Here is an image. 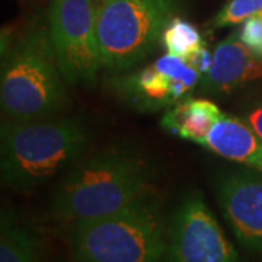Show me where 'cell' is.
Returning a JSON list of instances; mask_svg holds the SVG:
<instances>
[{
    "mask_svg": "<svg viewBox=\"0 0 262 262\" xmlns=\"http://www.w3.org/2000/svg\"><path fill=\"white\" fill-rule=\"evenodd\" d=\"M151 168L136 151L113 146L75 165L50 204L54 220L73 223L111 214L150 192Z\"/></svg>",
    "mask_w": 262,
    "mask_h": 262,
    "instance_id": "1",
    "label": "cell"
},
{
    "mask_svg": "<svg viewBox=\"0 0 262 262\" xmlns=\"http://www.w3.org/2000/svg\"><path fill=\"white\" fill-rule=\"evenodd\" d=\"M92 134L83 121L69 117L5 120L2 124V181L16 191H31L72 166Z\"/></svg>",
    "mask_w": 262,
    "mask_h": 262,
    "instance_id": "2",
    "label": "cell"
},
{
    "mask_svg": "<svg viewBox=\"0 0 262 262\" xmlns=\"http://www.w3.org/2000/svg\"><path fill=\"white\" fill-rule=\"evenodd\" d=\"M66 239L75 262H160L168 227L159 198L147 192L115 213L70 223Z\"/></svg>",
    "mask_w": 262,
    "mask_h": 262,
    "instance_id": "3",
    "label": "cell"
},
{
    "mask_svg": "<svg viewBox=\"0 0 262 262\" xmlns=\"http://www.w3.org/2000/svg\"><path fill=\"white\" fill-rule=\"evenodd\" d=\"M5 53L0 101L6 120H37L60 113L67 91L47 29H31L8 42Z\"/></svg>",
    "mask_w": 262,
    "mask_h": 262,
    "instance_id": "4",
    "label": "cell"
},
{
    "mask_svg": "<svg viewBox=\"0 0 262 262\" xmlns=\"http://www.w3.org/2000/svg\"><path fill=\"white\" fill-rule=\"evenodd\" d=\"M181 0H94L102 67L125 72L153 53Z\"/></svg>",
    "mask_w": 262,
    "mask_h": 262,
    "instance_id": "5",
    "label": "cell"
},
{
    "mask_svg": "<svg viewBox=\"0 0 262 262\" xmlns=\"http://www.w3.org/2000/svg\"><path fill=\"white\" fill-rule=\"evenodd\" d=\"M48 32L66 82L94 86L102 67L94 0H53Z\"/></svg>",
    "mask_w": 262,
    "mask_h": 262,
    "instance_id": "6",
    "label": "cell"
},
{
    "mask_svg": "<svg viewBox=\"0 0 262 262\" xmlns=\"http://www.w3.org/2000/svg\"><path fill=\"white\" fill-rule=\"evenodd\" d=\"M166 262H239L200 192H189L173 211L168 226Z\"/></svg>",
    "mask_w": 262,
    "mask_h": 262,
    "instance_id": "7",
    "label": "cell"
},
{
    "mask_svg": "<svg viewBox=\"0 0 262 262\" xmlns=\"http://www.w3.org/2000/svg\"><path fill=\"white\" fill-rule=\"evenodd\" d=\"M214 192L236 239L262 253V172L253 168L225 169L214 178Z\"/></svg>",
    "mask_w": 262,
    "mask_h": 262,
    "instance_id": "8",
    "label": "cell"
},
{
    "mask_svg": "<svg viewBox=\"0 0 262 262\" xmlns=\"http://www.w3.org/2000/svg\"><path fill=\"white\" fill-rule=\"evenodd\" d=\"M184 73L185 61L168 53L134 73L114 77L110 86L133 110L155 113L184 99L179 91Z\"/></svg>",
    "mask_w": 262,
    "mask_h": 262,
    "instance_id": "9",
    "label": "cell"
},
{
    "mask_svg": "<svg viewBox=\"0 0 262 262\" xmlns=\"http://www.w3.org/2000/svg\"><path fill=\"white\" fill-rule=\"evenodd\" d=\"M262 77V57L245 46L237 32L217 44L210 69L201 77L206 94H230Z\"/></svg>",
    "mask_w": 262,
    "mask_h": 262,
    "instance_id": "10",
    "label": "cell"
},
{
    "mask_svg": "<svg viewBox=\"0 0 262 262\" xmlns=\"http://www.w3.org/2000/svg\"><path fill=\"white\" fill-rule=\"evenodd\" d=\"M207 149L262 172V139L239 118L222 114L207 136Z\"/></svg>",
    "mask_w": 262,
    "mask_h": 262,
    "instance_id": "11",
    "label": "cell"
},
{
    "mask_svg": "<svg viewBox=\"0 0 262 262\" xmlns=\"http://www.w3.org/2000/svg\"><path fill=\"white\" fill-rule=\"evenodd\" d=\"M220 115L222 113L214 102L187 96L169 106L162 117L160 125L181 139L204 146L208 133Z\"/></svg>",
    "mask_w": 262,
    "mask_h": 262,
    "instance_id": "12",
    "label": "cell"
},
{
    "mask_svg": "<svg viewBox=\"0 0 262 262\" xmlns=\"http://www.w3.org/2000/svg\"><path fill=\"white\" fill-rule=\"evenodd\" d=\"M42 237L37 227L3 208L0 217V262H39Z\"/></svg>",
    "mask_w": 262,
    "mask_h": 262,
    "instance_id": "13",
    "label": "cell"
},
{
    "mask_svg": "<svg viewBox=\"0 0 262 262\" xmlns=\"http://www.w3.org/2000/svg\"><path fill=\"white\" fill-rule=\"evenodd\" d=\"M162 44L169 54L189 61L204 47L200 31L185 19L175 16L163 31Z\"/></svg>",
    "mask_w": 262,
    "mask_h": 262,
    "instance_id": "14",
    "label": "cell"
},
{
    "mask_svg": "<svg viewBox=\"0 0 262 262\" xmlns=\"http://www.w3.org/2000/svg\"><path fill=\"white\" fill-rule=\"evenodd\" d=\"M262 12V0H227L213 20L214 28H225L242 24Z\"/></svg>",
    "mask_w": 262,
    "mask_h": 262,
    "instance_id": "15",
    "label": "cell"
},
{
    "mask_svg": "<svg viewBox=\"0 0 262 262\" xmlns=\"http://www.w3.org/2000/svg\"><path fill=\"white\" fill-rule=\"evenodd\" d=\"M245 46L252 50L255 54L262 57V16L255 15L242 22V28L237 32Z\"/></svg>",
    "mask_w": 262,
    "mask_h": 262,
    "instance_id": "16",
    "label": "cell"
},
{
    "mask_svg": "<svg viewBox=\"0 0 262 262\" xmlns=\"http://www.w3.org/2000/svg\"><path fill=\"white\" fill-rule=\"evenodd\" d=\"M211 61H213V57H211V54H210V51H208L206 47H203L200 51H198V53H196L195 56L192 57V58L188 61V63L194 66L201 75H204L207 70L210 69Z\"/></svg>",
    "mask_w": 262,
    "mask_h": 262,
    "instance_id": "17",
    "label": "cell"
},
{
    "mask_svg": "<svg viewBox=\"0 0 262 262\" xmlns=\"http://www.w3.org/2000/svg\"><path fill=\"white\" fill-rule=\"evenodd\" d=\"M246 122L253 128V131L262 139V106L253 110L248 114L246 117Z\"/></svg>",
    "mask_w": 262,
    "mask_h": 262,
    "instance_id": "18",
    "label": "cell"
},
{
    "mask_svg": "<svg viewBox=\"0 0 262 262\" xmlns=\"http://www.w3.org/2000/svg\"><path fill=\"white\" fill-rule=\"evenodd\" d=\"M261 16H262V12H261Z\"/></svg>",
    "mask_w": 262,
    "mask_h": 262,
    "instance_id": "19",
    "label": "cell"
}]
</instances>
